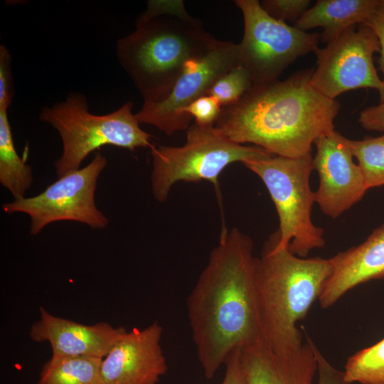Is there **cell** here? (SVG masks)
Segmentation results:
<instances>
[{"instance_id": "ffe728a7", "label": "cell", "mask_w": 384, "mask_h": 384, "mask_svg": "<svg viewBox=\"0 0 384 384\" xmlns=\"http://www.w3.org/2000/svg\"><path fill=\"white\" fill-rule=\"evenodd\" d=\"M343 373L349 384H384V338L350 356Z\"/></svg>"}, {"instance_id": "7402d4cb", "label": "cell", "mask_w": 384, "mask_h": 384, "mask_svg": "<svg viewBox=\"0 0 384 384\" xmlns=\"http://www.w3.org/2000/svg\"><path fill=\"white\" fill-rule=\"evenodd\" d=\"M252 85L250 73L239 64L218 78L206 95L213 97L222 107H225L237 103Z\"/></svg>"}, {"instance_id": "83f0119b", "label": "cell", "mask_w": 384, "mask_h": 384, "mask_svg": "<svg viewBox=\"0 0 384 384\" xmlns=\"http://www.w3.org/2000/svg\"><path fill=\"white\" fill-rule=\"evenodd\" d=\"M241 349L229 355L225 362V372L222 384H245L241 361Z\"/></svg>"}, {"instance_id": "30bf717a", "label": "cell", "mask_w": 384, "mask_h": 384, "mask_svg": "<svg viewBox=\"0 0 384 384\" xmlns=\"http://www.w3.org/2000/svg\"><path fill=\"white\" fill-rule=\"evenodd\" d=\"M107 164V158L97 152L86 166L60 177L37 196L4 203L2 209L7 213L27 214L31 235L51 223L63 220L105 228L108 219L96 206L95 193L97 178Z\"/></svg>"}, {"instance_id": "6da1fadb", "label": "cell", "mask_w": 384, "mask_h": 384, "mask_svg": "<svg viewBox=\"0 0 384 384\" xmlns=\"http://www.w3.org/2000/svg\"><path fill=\"white\" fill-rule=\"evenodd\" d=\"M250 237L223 227L186 300L193 341L205 377L229 355L265 342Z\"/></svg>"}, {"instance_id": "5b68a950", "label": "cell", "mask_w": 384, "mask_h": 384, "mask_svg": "<svg viewBox=\"0 0 384 384\" xmlns=\"http://www.w3.org/2000/svg\"><path fill=\"white\" fill-rule=\"evenodd\" d=\"M133 103L127 102L106 114L90 112L86 97L70 92L65 100L42 107L39 119L59 134L63 144L61 156L55 163L58 178L80 169L85 159L104 146H114L131 151L151 147L152 135L143 130Z\"/></svg>"}, {"instance_id": "e0dca14e", "label": "cell", "mask_w": 384, "mask_h": 384, "mask_svg": "<svg viewBox=\"0 0 384 384\" xmlns=\"http://www.w3.org/2000/svg\"><path fill=\"white\" fill-rule=\"evenodd\" d=\"M380 0H319L293 26L308 32L322 28L320 40L326 45L349 28L366 23Z\"/></svg>"}, {"instance_id": "ac0fdd59", "label": "cell", "mask_w": 384, "mask_h": 384, "mask_svg": "<svg viewBox=\"0 0 384 384\" xmlns=\"http://www.w3.org/2000/svg\"><path fill=\"white\" fill-rule=\"evenodd\" d=\"M32 169L17 154L8 110L0 109V182L16 199L24 198L33 182Z\"/></svg>"}, {"instance_id": "52a82bcc", "label": "cell", "mask_w": 384, "mask_h": 384, "mask_svg": "<svg viewBox=\"0 0 384 384\" xmlns=\"http://www.w3.org/2000/svg\"><path fill=\"white\" fill-rule=\"evenodd\" d=\"M312 161L309 154L300 157L272 156L243 164L260 178L275 206L279 228L271 242L276 248H288L300 257L325 245L324 230L311 219L315 203L309 184Z\"/></svg>"}, {"instance_id": "5bb4252c", "label": "cell", "mask_w": 384, "mask_h": 384, "mask_svg": "<svg viewBox=\"0 0 384 384\" xmlns=\"http://www.w3.org/2000/svg\"><path fill=\"white\" fill-rule=\"evenodd\" d=\"M126 331L107 322L80 324L40 307V319L31 326L29 336L34 342L49 343L52 356L103 358Z\"/></svg>"}, {"instance_id": "3957f363", "label": "cell", "mask_w": 384, "mask_h": 384, "mask_svg": "<svg viewBox=\"0 0 384 384\" xmlns=\"http://www.w3.org/2000/svg\"><path fill=\"white\" fill-rule=\"evenodd\" d=\"M149 16L116 43L117 60L143 99L166 92L186 63L206 50L215 38L191 16L183 1H149Z\"/></svg>"}, {"instance_id": "8fae6325", "label": "cell", "mask_w": 384, "mask_h": 384, "mask_svg": "<svg viewBox=\"0 0 384 384\" xmlns=\"http://www.w3.org/2000/svg\"><path fill=\"white\" fill-rule=\"evenodd\" d=\"M380 50L378 38L368 25L352 26L325 47L314 50L316 66L310 82L329 99L353 90L372 88L379 92L380 102H384V82L373 63V54Z\"/></svg>"}, {"instance_id": "484cf974", "label": "cell", "mask_w": 384, "mask_h": 384, "mask_svg": "<svg viewBox=\"0 0 384 384\" xmlns=\"http://www.w3.org/2000/svg\"><path fill=\"white\" fill-rule=\"evenodd\" d=\"M310 342L317 363L318 384H349L344 378L343 370L334 368L311 338Z\"/></svg>"}, {"instance_id": "4316f807", "label": "cell", "mask_w": 384, "mask_h": 384, "mask_svg": "<svg viewBox=\"0 0 384 384\" xmlns=\"http://www.w3.org/2000/svg\"><path fill=\"white\" fill-rule=\"evenodd\" d=\"M358 122L366 130L384 132V102L362 110Z\"/></svg>"}, {"instance_id": "f546056e", "label": "cell", "mask_w": 384, "mask_h": 384, "mask_svg": "<svg viewBox=\"0 0 384 384\" xmlns=\"http://www.w3.org/2000/svg\"><path fill=\"white\" fill-rule=\"evenodd\" d=\"M382 2L384 4V0H382Z\"/></svg>"}, {"instance_id": "d6986e66", "label": "cell", "mask_w": 384, "mask_h": 384, "mask_svg": "<svg viewBox=\"0 0 384 384\" xmlns=\"http://www.w3.org/2000/svg\"><path fill=\"white\" fill-rule=\"evenodd\" d=\"M102 358L55 356L43 366L37 384H101Z\"/></svg>"}, {"instance_id": "9a60e30c", "label": "cell", "mask_w": 384, "mask_h": 384, "mask_svg": "<svg viewBox=\"0 0 384 384\" xmlns=\"http://www.w3.org/2000/svg\"><path fill=\"white\" fill-rule=\"evenodd\" d=\"M329 259L332 270L318 300L323 309L331 307L357 285L384 277V224L361 244Z\"/></svg>"}, {"instance_id": "2e32d148", "label": "cell", "mask_w": 384, "mask_h": 384, "mask_svg": "<svg viewBox=\"0 0 384 384\" xmlns=\"http://www.w3.org/2000/svg\"><path fill=\"white\" fill-rule=\"evenodd\" d=\"M302 354L293 358L277 356L265 342L241 350L245 384H314L317 363L310 338Z\"/></svg>"}, {"instance_id": "4fadbf2b", "label": "cell", "mask_w": 384, "mask_h": 384, "mask_svg": "<svg viewBox=\"0 0 384 384\" xmlns=\"http://www.w3.org/2000/svg\"><path fill=\"white\" fill-rule=\"evenodd\" d=\"M162 332L158 322L126 331L102 358L101 384H157L168 370Z\"/></svg>"}, {"instance_id": "ba28073f", "label": "cell", "mask_w": 384, "mask_h": 384, "mask_svg": "<svg viewBox=\"0 0 384 384\" xmlns=\"http://www.w3.org/2000/svg\"><path fill=\"white\" fill-rule=\"evenodd\" d=\"M241 11L244 32L238 43L241 65L253 84L278 80L299 58L314 52L320 34L299 30L268 14L258 0H235Z\"/></svg>"}, {"instance_id": "cb8c5ba5", "label": "cell", "mask_w": 384, "mask_h": 384, "mask_svg": "<svg viewBox=\"0 0 384 384\" xmlns=\"http://www.w3.org/2000/svg\"><path fill=\"white\" fill-rule=\"evenodd\" d=\"M222 107L213 97L205 95L186 107L183 114L195 119L201 126H214L222 112Z\"/></svg>"}, {"instance_id": "277c9868", "label": "cell", "mask_w": 384, "mask_h": 384, "mask_svg": "<svg viewBox=\"0 0 384 384\" xmlns=\"http://www.w3.org/2000/svg\"><path fill=\"white\" fill-rule=\"evenodd\" d=\"M332 270L330 259L300 257L271 240L257 261V284L265 343L277 356H300L307 343L297 324L322 292Z\"/></svg>"}, {"instance_id": "9c48e42d", "label": "cell", "mask_w": 384, "mask_h": 384, "mask_svg": "<svg viewBox=\"0 0 384 384\" xmlns=\"http://www.w3.org/2000/svg\"><path fill=\"white\" fill-rule=\"evenodd\" d=\"M239 64L238 43L215 39L206 50L186 63L166 92L143 99L141 109L135 113L137 119L166 135L187 130L193 118L183 114V109L206 95L218 78Z\"/></svg>"}, {"instance_id": "603a6c76", "label": "cell", "mask_w": 384, "mask_h": 384, "mask_svg": "<svg viewBox=\"0 0 384 384\" xmlns=\"http://www.w3.org/2000/svg\"><path fill=\"white\" fill-rule=\"evenodd\" d=\"M262 9L273 18L294 24L309 8V0H263Z\"/></svg>"}, {"instance_id": "7c38bea8", "label": "cell", "mask_w": 384, "mask_h": 384, "mask_svg": "<svg viewBox=\"0 0 384 384\" xmlns=\"http://www.w3.org/2000/svg\"><path fill=\"white\" fill-rule=\"evenodd\" d=\"M314 144L312 166L319 178L315 203L324 215L336 218L360 201L368 188L360 166L353 160L348 138L334 129Z\"/></svg>"}, {"instance_id": "7a4b0ae2", "label": "cell", "mask_w": 384, "mask_h": 384, "mask_svg": "<svg viewBox=\"0 0 384 384\" xmlns=\"http://www.w3.org/2000/svg\"><path fill=\"white\" fill-rule=\"evenodd\" d=\"M313 70L253 84L237 103L222 108L215 127L235 143L257 146L274 156L311 154L316 139L335 129L340 110L338 101L311 85Z\"/></svg>"}, {"instance_id": "8992f818", "label": "cell", "mask_w": 384, "mask_h": 384, "mask_svg": "<svg viewBox=\"0 0 384 384\" xmlns=\"http://www.w3.org/2000/svg\"><path fill=\"white\" fill-rule=\"evenodd\" d=\"M151 191L164 203L172 186L179 181H207L219 190L218 177L230 164L268 159L274 155L254 145L235 143L214 126L191 124L185 143L178 146L151 147Z\"/></svg>"}, {"instance_id": "d4e9b609", "label": "cell", "mask_w": 384, "mask_h": 384, "mask_svg": "<svg viewBox=\"0 0 384 384\" xmlns=\"http://www.w3.org/2000/svg\"><path fill=\"white\" fill-rule=\"evenodd\" d=\"M14 97L11 56L9 49L0 46V109H9Z\"/></svg>"}, {"instance_id": "f1b7e54d", "label": "cell", "mask_w": 384, "mask_h": 384, "mask_svg": "<svg viewBox=\"0 0 384 384\" xmlns=\"http://www.w3.org/2000/svg\"><path fill=\"white\" fill-rule=\"evenodd\" d=\"M375 33L380 43V58L378 68L383 74L384 82V4L382 2L377 7L370 18L366 22Z\"/></svg>"}, {"instance_id": "44dd1931", "label": "cell", "mask_w": 384, "mask_h": 384, "mask_svg": "<svg viewBox=\"0 0 384 384\" xmlns=\"http://www.w3.org/2000/svg\"><path fill=\"white\" fill-rule=\"evenodd\" d=\"M368 189L384 186V134L360 140L348 139Z\"/></svg>"}]
</instances>
